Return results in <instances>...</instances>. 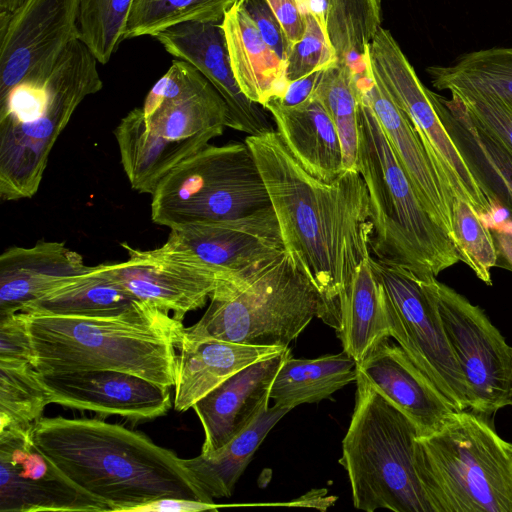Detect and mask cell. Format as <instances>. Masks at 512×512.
I'll list each match as a JSON object with an SVG mask.
<instances>
[{"mask_svg":"<svg viewBox=\"0 0 512 512\" xmlns=\"http://www.w3.org/2000/svg\"><path fill=\"white\" fill-rule=\"evenodd\" d=\"M266 186L284 248L317 289L320 319L339 329V300L357 268L371 256L369 195L361 174L330 182L309 173L275 130L245 139Z\"/></svg>","mask_w":512,"mask_h":512,"instance_id":"obj_1","label":"cell"},{"mask_svg":"<svg viewBox=\"0 0 512 512\" xmlns=\"http://www.w3.org/2000/svg\"><path fill=\"white\" fill-rule=\"evenodd\" d=\"M31 437L64 475L111 511H133L160 498L214 503L182 458L121 425L43 417Z\"/></svg>","mask_w":512,"mask_h":512,"instance_id":"obj_2","label":"cell"},{"mask_svg":"<svg viewBox=\"0 0 512 512\" xmlns=\"http://www.w3.org/2000/svg\"><path fill=\"white\" fill-rule=\"evenodd\" d=\"M22 313L39 372L115 370L175 385L184 326L149 303L106 317Z\"/></svg>","mask_w":512,"mask_h":512,"instance_id":"obj_3","label":"cell"},{"mask_svg":"<svg viewBox=\"0 0 512 512\" xmlns=\"http://www.w3.org/2000/svg\"><path fill=\"white\" fill-rule=\"evenodd\" d=\"M98 61L77 38L44 79L25 80L0 97V197L38 191L50 152L82 101L103 87Z\"/></svg>","mask_w":512,"mask_h":512,"instance_id":"obj_4","label":"cell"},{"mask_svg":"<svg viewBox=\"0 0 512 512\" xmlns=\"http://www.w3.org/2000/svg\"><path fill=\"white\" fill-rule=\"evenodd\" d=\"M356 168L369 195L372 257L435 277L460 261L448 234L421 203L362 94Z\"/></svg>","mask_w":512,"mask_h":512,"instance_id":"obj_5","label":"cell"},{"mask_svg":"<svg viewBox=\"0 0 512 512\" xmlns=\"http://www.w3.org/2000/svg\"><path fill=\"white\" fill-rule=\"evenodd\" d=\"M321 310L317 289L285 250L247 272L221 280L204 315L184 328L182 336L288 347L314 317H320Z\"/></svg>","mask_w":512,"mask_h":512,"instance_id":"obj_6","label":"cell"},{"mask_svg":"<svg viewBox=\"0 0 512 512\" xmlns=\"http://www.w3.org/2000/svg\"><path fill=\"white\" fill-rule=\"evenodd\" d=\"M415 465L433 512H512V458L487 417L454 411L416 438Z\"/></svg>","mask_w":512,"mask_h":512,"instance_id":"obj_7","label":"cell"},{"mask_svg":"<svg viewBox=\"0 0 512 512\" xmlns=\"http://www.w3.org/2000/svg\"><path fill=\"white\" fill-rule=\"evenodd\" d=\"M355 405L342 441L354 507L433 512L415 465L414 424L357 370Z\"/></svg>","mask_w":512,"mask_h":512,"instance_id":"obj_8","label":"cell"},{"mask_svg":"<svg viewBox=\"0 0 512 512\" xmlns=\"http://www.w3.org/2000/svg\"><path fill=\"white\" fill-rule=\"evenodd\" d=\"M225 102L204 77L149 113L132 109L114 130L131 187L152 194L161 180L227 127Z\"/></svg>","mask_w":512,"mask_h":512,"instance_id":"obj_9","label":"cell"},{"mask_svg":"<svg viewBox=\"0 0 512 512\" xmlns=\"http://www.w3.org/2000/svg\"><path fill=\"white\" fill-rule=\"evenodd\" d=\"M151 195L152 221L170 229L237 218L271 205L245 141L208 144L168 173Z\"/></svg>","mask_w":512,"mask_h":512,"instance_id":"obj_10","label":"cell"},{"mask_svg":"<svg viewBox=\"0 0 512 512\" xmlns=\"http://www.w3.org/2000/svg\"><path fill=\"white\" fill-rule=\"evenodd\" d=\"M367 58L386 92L414 127L445 190L452 198L469 203L484 222L493 220L499 207L449 135L439 115L435 93L420 81L388 30L378 29L368 46Z\"/></svg>","mask_w":512,"mask_h":512,"instance_id":"obj_11","label":"cell"},{"mask_svg":"<svg viewBox=\"0 0 512 512\" xmlns=\"http://www.w3.org/2000/svg\"><path fill=\"white\" fill-rule=\"evenodd\" d=\"M386 294L391 337L456 411L469 409L464 376L424 277L370 257Z\"/></svg>","mask_w":512,"mask_h":512,"instance_id":"obj_12","label":"cell"},{"mask_svg":"<svg viewBox=\"0 0 512 512\" xmlns=\"http://www.w3.org/2000/svg\"><path fill=\"white\" fill-rule=\"evenodd\" d=\"M423 277L464 376L468 410L489 418L512 405V346L480 306L435 276Z\"/></svg>","mask_w":512,"mask_h":512,"instance_id":"obj_13","label":"cell"},{"mask_svg":"<svg viewBox=\"0 0 512 512\" xmlns=\"http://www.w3.org/2000/svg\"><path fill=\"white\" fill-rule=\"evenodd\" d=\"M80 0H23L0 12V97L25 80L47 78L78 38Z\"/></svg>","mask_w":512,"mask_h":512,"instance_id":"obj_14","label":"cell"},{"mask_svg":"<svg viewBox=\"0 0 512 512\" xmlns=\"http://www.w3.org/2000/svg\"><path fill=\"white\" fill-rule=\"evenodd\" d=\"M162 247L225 276L247 272L285 251L271 205L237 218L170 229Z\"/></svg>","mask_w":512,"mask_h":512,"instance_id":"obj_15","label":"cell"},{"mask_svg":"<svg viewBox=\"0 0 512 512\" xmlns=\"http://www.w3.org/2000/svg\"><path fill=\"white\" fill-rule=\"evenodd\" d=\"M31 433H0L1 512L111 511L64 475L36 447Z\"/></svg>","mask_w":512,"mask_h":512,"instance_id":"obj_16","label":"cell"},{"mask_svg":"<svg viewBox=\"0 0 512 512\" xmlns=\"http://www.w3.org/2000/svg\"><path fill=\"white\" fill-rule=\"evenodd\" d=\"M128 258L100 264L105 274L135 299L149 303L182 321L203 307L225 276L208 267L180 258L162 246L141 250L122 243Z\"/></svg>","mask_w":512,"mask_h":512,"instance_id":"obj_17","label":"cell"},{"mask_svg":"<svg viewBox=\"0 0 512 512\" xmlns=\"http://www.w3.org/2000/svg\"><path fill=\"white\" fill-rule=\"evenodd\" d=\"M37 377L50 404L71 409L146 421L165 415L171 408L170 387L125 372L37 371Z\"/></svg>","mask_w":512,"mask_h":512,"instance_id":"obj_18","label":"cell"},{"mask_svg":"<svg viewBox=\"0 0 512 512\" xmlns=\"http://www.w3.org/2000/svg\"><path fill=\"white\" fill-rule=\"evenodd\" d=\"M155 38L176 59L193 65L215 88L227 106V127L252 136L275 131L266 109L243 93L234 76L221 22L182 23Z\"/></svg>","mask_w":512,"mask_h":512,"instance_id":"obj_19","label":"cell"},{"mask_svg":"<svg viewBox=\"0 0 512 512\" xmlns=\"http://www.w3.org/2000/svg\"><path fill=\"white\" fill-rule=\"evenodd\" d=\"M289 347L237 371L192 408L203 430L201 453H212L230 442L269 409L270 390Z\"/></svg>","mask_w":512,"mask_h":512,"instance_id":"obj_20","label":"cell"},{"mask_svg":"<svg viewBox=\"0 0 512 512\" xmlns=\"http://www.w3.org/2000/svg\"><path fill=\"white\" fill-rule=\"evenodd\" d=\"M356 365L371 386L414 424L418 437L438 431L456 411L404 350L389 338Z\"/></svg>","mask_w":512,"mask_h":512,"instance_id":"obj_21","label":"cell"},{"mask_svg":"<svg viewBox=\"0 0 512 512\" xmlns=\"http://www.w3.org/2000/svg\"><path fill=\"white\" fill-rule=\"evenodd\" d=\"M358 84L421 203L452 240L453 198L442 186L411 122L386 92L368 58L365 70L358 74Z\"/></svg>","mask_w":512,"mask_h":512,"instance_id":"obj_22","label":"cell"},{"mask_svg":"<svg viewBox=\"0 0 512 512\" xmlns=\"http://www.w3.org/2000/svg\"><path fill=\"white\" fill-rule=\"evenodd\" d=\"M88 267L82 255L63 242L40 240L31 247H9L0 256V316L20 312Z\"/></svg>","mask_w":512,"mask_h":512,"instance_id":"obj_23","label":"cell"},{"mask_svg":"<svg viewBox=\"0 0 512 512\" xmlns=\"http://www.w3.org/2000/svg\"><path fill=\"white\" fill-rule=\"evenodd\" d=\"M285 348L217 339L190 340L182 336L177 349L175 410L187 411L237 371L277 355Z\"/></svg>","mask_w":512,"mask_h":512,"instance_id":"obj_24","label":"cell"},{"mask_svg":"<svg viewBox=\"0 0 512 512\" xmlns=\"http://www.w3.org/2000/svg\"><path fill=\"white\" fill-rule=\"evenodd\" d=\"M263 107L289 151L309 173L330 182L346 171L337 129L315 95L294 107H284L276 99Z\"/></svg>","mask_w":512,"mask_h":512,"instance_id":"obj_25","label":"cell"},{"mask_svg":"<svg viewBox=\"0 0 512 512\" xmlns=\"http://www.w3.org/2000/svg\"><path fill=\"white\" fill-rule=\"evenodd\" d=\"M439 115L449 135L493 203L512 215V150L478 123L461 100L435 93Z\"/></svg>","mask_w":512,"mask_h":512,"instance_id":"obj_26","label":"cell"},{"mask_svg":"<svg viewBox=\"0 0 512 512\" xmlns=\"http://www.w3.org/2000/svg\"><path fill=\"white\" fill-rule=\"evenodd\" d=\"M221 26L230 64L243 93L262 106L281 98L288 86L285 61L263 40L241 0L225 14Z\"/></svg>","mask_w":512,"mask_h":512,"instance_id":"obj_27","label":"cell"},{"mask_svg":"<svg viewBox=\"0 0 512 512\" xmlns=\"http://www.w3.org/2000/svg\"><path fill=\"white\" fill-rule=\"evenodd\" d=\"M370 257L357 268L339 300L336 334L343 351L356 363L391 337L385 290L371 267Z\"/></svg>","mask_w":512,"mask_h":512,"instance_id":"obj_28","label":"cell"},{"mask_svg":"<svg viewBox=\"0 0 512 512\" xmlns=\"http://www.w3.org/2000/svg\"><path fill=\"white\" fill-rule=\"evenodd\" d=\"M139 301L118 286L100 265L65 279L20 312L56 316L106 317L125 312Z\"/></svg>","mask_w":512,"mask_h":512,"instance_id":"obj_29","label":"cell"},{"mask_svg":"<svg viewBox=\"0 0 512 512\" xmlns=\"http://www.w3.org/2000/svg\"><path fill=\"white\" fill-rule=\"evenodd\" d=\"M356 378V361L345 351L313 359L289 354L275 376L270 399L274 405L292 410L300 404L329 398Z\"/></svg>","mask_w":512,"mask_h":512,"instance_id":"obj_30","label":"cell"},{"mask_svg":"<svg viewBox=\"0 0 512 512\" xmlns=\"http://www.w3.org/2000/svg\"><path fill=\"white\" fill-rule=\"evenodd\" d=\"M289 411L274 405L220 449L183 459L185 466L211 500L232 495L235 484L257 448Z\"/></svg>","mask_w":512,"mask_h":512,"instance_id":"obj_31","label":"cell"},{"mask_svg":"<svg viewBox=\"0 0 512 512\" xmlns=\"http://www.w3.org/2000/svg\"><path fill=\"white\" fill-rule=\"evenodd\" d=\"M307 1L319 14L338 62L362 73L368 46L381 27L382 0Z\"/></svg>","mask_w":512,"mask_h":512,"instance_id":"obj_32","label":"cell"},{"mask_svg":"<svg viewBox=\"0 0 512 512\" xmlns=\"http://www.w3.org/2000/svg\"><path fill=\"white\" fill-rule=\"evenodd\" d=\"M426 72L433 87L441 91L512 99V47L469 52L450 65L430 66Z\"/></svg>","mask_w":512,"mask_h":512,"instance_id":"obj_33","label":"cell"},{"mask_svg":"<svg viewBox=\"0 0 512 512\" xmlns=\"http://www.w3.org/2000/svg\"><path fill=\"white\" fill-rule=\"evenodd\" d=\"M314 95L321 101L337 129L344 170L357 171L361 100L358 74L348 63L337 62L323 70Z\"/></svg>","mask_w":512,"mask_h":512,"instance_id":"obj_34","label":"cell"},{"mask_svg":"<svg viewBox=\"0 0 512 512\" xmlns=\"http://www.w3.org/2000/svg\"><path fill=\"white\" fill-rule=\"evenodd\" d=\"M240 0H133L125 39L153 36L187 22L220 23Z\"/></svg>","mask_w":512,"mask_h":512,"instance_id":"obj_35","label":"cell"},{"mask_svg":"<svg viewBox=\"0 0 512 512\" xmlns=\"http://www.w3.org/2000/svg\"><path fill=\"white\" fill-rule=\"evenodd\" d=\"M48 404L32 364L0 365V433L30 434Z\"/></svg>","mask_w":512,"mask_h":512,"instance_id":"obj_36","label":"cell"},{"mask_svg":"<svg viewBox=\"0 0 512 512\" xmlns=\"http://www.w3.org/2000/svg\"><path fill=\"white\" fill-rule=\"evenodd\" d=\"M133 0H80L78 39L107 64L124 40Z\"/></svg>","mask_w":512,"mask_h":512,"instance_id":"obj_37","label":"cell"},{"mask_svg":"<svg viewBox=\"0 0 512 512\" xmlns=\"http://www.w3.org/2000/svg\"><path fill=\"white\" fill-rule=\"evenodd\" d=\"M452 241L460 261L486 285H492L491 269L497 266L498 253L493 234L475 209L454 197L451 206Z\"/></svg>","mask_w":512,"mask_h":512,"instance_id":"obj_38","label":"cell"},{"mask_svg":"<svg viewBox=\"0 0 512 512\" xmlns=\"http://www.w3.org/2000/svg\"><path fill=\"white\" fill-rule=\"evenodd\" d=\"M305 17V33L298 42L291 45L285 61L288 83L338 62L323 22L307 0Z\"/></svg>","mask_w":512,"mask_h":512,"instance_id":"obj_39","label":"cell"},{"mask_svg":"<svg viewBox=\"0 0 512 512\" xmlns=\"http://www.w3.org/2000/svg\"><path fill=\"white\" fill-rule=\"evenodd\" d=\"M469 114L512 150V99L491 94L451 93Z\"/></svg>","mask_w":512,"mask_h":512,"instance_id":"obj_40","label":"cell"},{"mask_svg":"<svg viewBox=\"0 0 512 512\" xmlns=\"http://www.w3.org/2000/svg\"><path fill=\"white\" fill-rule=\"evenodd\" d=\"M32 357L23 313L0 316V365L32 364Z\"/></svg>","mask_w":512,"mask_h":512,"instance_id":"obj_41","label":"cell"},{"mask_svg":"<svg viewBox=\"0 0 512 512\" xmlns=\"http://www.w3.org/2000/svg\"><path fill=\"white\" fill-rule=\"evenodd\" d=\"M263 40L286 61L291 44L266 0H241Z\"/></svg>","mask_w":512,"mask_h":512,"instance_id":"obj_42","label":"cell"},{"mask_svg":"<svg viewBox=\"0 0 512 512\" xmlns=\"http://www.w3.org/2000/svg\"><path fill=\"white\" fill-rule=\"evenodd\" d=\"M279 21L289 43L298 42L305 33L306 0H266Z\"/></svg>","mask_w":512,"mask_h":512,"instance_id":"obj_43","label":"cell"},{"mask_svg":"<svg viewBox=\"0 0 512 512\" xmlns=\"http://www.w3.org/2000/svg\"><path fill=\"white\" fill-rule=\"evenodd\" d=\"M322 72L323 70L315 71L302 78L289 82L282 97L274 99L284 107H294L306 102L314 95Z\"/></svg>","mask_w":512,"mask_h":512,"instance_id":"obj_44","label":"cell"},{"mask_svg":"<svg viewBox=\"0 0 512 512\" xmlns=\"http://www.w3.org/2000/svg\"><path fill=\"white\" fill-rule=\"evenodd\" d=\"M217 508L214 503L180 498H160L136 507L133 512H194L216 510Z\"/></svg>","mask_w":512,"mask_h":512,"instance_id":"obj_45","label":"cell"},{"mask_svg":"<svg viewBox=\"0 0 512 512\" xmlns=\"http://www.w3.org/2000/svg\"><path fill=\"white\" fill-rule=\"evenodd\" d=\"M491 232L498 253L497 266L512 272V231L492 228Z\"/></svg>","mask_w":512,"mask_h":512,"instance_id":"obj_46","label":"cell"},{"mask_svg":"<svg viewBox=\"0 0 512 512\" xmlns=\"http://www.w3.org/2000/svg\"><path fill=\"white\" fill-rule=\"evenodd\" d=\"M23 0H0L1 11L13 10Z\"/></svg>","mask_w":512,"mask_h":512,"instance_id":"obj_47","label":"cell"},{"mask_svg":"<svg viewBox=\"0 0 512 512\" xmlns=\"http://www.w3.org/2000/svg\"><path fill=\"white\" fill-rule=\"evenodd\" d=\"M507 450H508L509 455L512 458V443L507 442Z\"/></svg>","mask_w":512,"mask_h":512,"instance_id":"obj_48","label":"cell"}]
</instances>
